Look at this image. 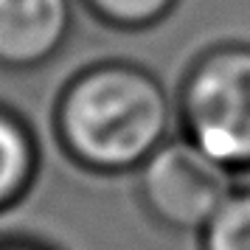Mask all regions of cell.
I'll list each match as a JSON object with an SVG mask.
<instances>
[{
	"label": "cell",
	"mask_w": 250,
	"mask_h": 250,
	"mask_svg": "<svg viewBox=\"0 0 250 250\" xmlns=\"http://www.w3.org/2000/svg\"><path fill=\"white\" fill-rule=\"evenodd\" d=\"M177 126L174 96L132 59H99L76 70L51 110L59 152L96 177L135 174Z\"/></svg>",
	"instance_id": "6da1fadb"
},
{
	"label": "cell",
	"mask_w": 250,
	"mask_h": 250,
	"mask_svg": "<svg viewBox=\"0 0 250 250\" xmlns=\"http://www.w3.org/2000/svg\"><path fill=\"white\" fill-rule=\"evenodd\" d=\"M177 135L233 174L250 171V42L225 40L186 65L174 93Z\"/></svg>",
	"instance_id": "7a4b0ae2"
},
{
	"label": "cell",
	"mask_w": 250,
	"mask_h": 250,
	"mask_svg": "<svg viewBox=\"0 0 250 250\" xmlns=\"http://www.w3.org/2000/svg\"><path fill=\"white\" fill-rule=\"evenodd\" d=\"M135 200L160 230L197 236L236 188L233 171L188 138L171 135L135 169Z\"/></svg>",
	"instance_id": "3957f363"
},
{
	"label": "cell",
	"mask_w": 250,
	"mask_h": 250,
	"mask_svg": "<svg viewBox=\"0 0 250 250\" xmlns=\"http://www.w3.org/2000/svg\"><path fill=\"white\" fill-rule=\"evenodd\" d=\"M73 0H0V70L45 68L73 34Z\"/></svg>",
	"instance_id": "277c9868"
},
{
	"label": "cell",
	"mask_w": 250,
	"mask_h": 250,
	"mask_svg": "<svg viewBox=\"0 0 250 250\" xmlns=\"http://www.w3.org/2000/svg\"><path fill=\"white\" fill-rule=\"evenodd\" d=\"M42 166L34 126L9 104H0V214L31 194Z\"/></svg>",
	"instance_id": "5b68a950"
},
{
	"label": "cell",
	"mask_w": 250,
	"mask_h": 250,
	"mask_svg": "<svg viewBox=\"0 0 250 250\" xmlns=\"http://www.w3.org/2000/svg\"><path fill=\"white\" fill-rule=\"evenodd\" d=\"M200 250H250V186H236L197 233Z\"/></svg>",
	"instance_id": "8992f818"
},
{
	"label": "cell",
	"mask_w": 250,
	"mask_h": 250,
	"mask_svg": "<svg viewBox=\"0 0 250 250\" xmlns=\"http://www.w3.org/2000/svg\"><path fill=\"white\" fill-rule=\"evenodd\" d=\"M82 6L113 31H146L160 25L180 0H79Z\"/></svg>",
	"instance_id": "52a82bcc"
},
{
	"label": "cell",
	"mask_w": 250,
	"mask_h": 250,
	"mask_svg": "<svg viewBox=\"0 0 250 250\" xmlns=\"http://www.w3.org/2000/svg\"><path fill=\"white\" fill-rule=\"evenodd\" d=\"M0 250H57V248L28 236H3L0 239Z\"/></svg>",
	"instance_id": "ba28073f"
}]
</instances>
